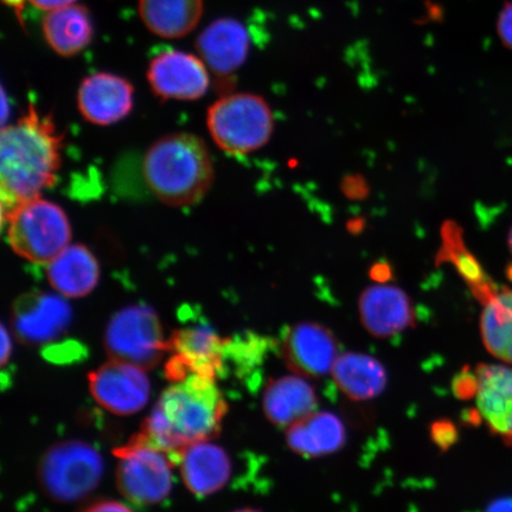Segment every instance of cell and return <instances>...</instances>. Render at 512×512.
<instances>
[{
    "label": "cell",
    "instance_id": "6da1fadb",
    "mask_svg": "<svg viewBox=\"0 0 512 512\" xmlns=\"http://www.w3.org/2000/svg\"><path fill=\"white\" fill-rule=\"evenodd\" d=\"M227 411L215 379L190 375L160 395L142 431L132 441L157 448L178 463L185 448L219 434Z\"/></svg>",
    "mask_w": 512,
    "mask_h": 512
},
{
    "label": "cell",
    "instance_id": "7a4b0ae2",
    "mask_svg": "<svg viewBox=\"0 0 512 512\" xmlns=\"http://www.w3.org/2000/svg\"><path fill=\"white\" fill-rule=\"evenodd\" d=\"M62 137L49 115L34 107L0 138L3 215L53 187L61 168Z\"/></svg>",
    "mask_w": 512,
    "mask_h": 512
},
{
    "label": "cell",
    "instance_id": "3957f363",
    "mask_svg": "<svg viewBox=\"0 0 512 512\" xmlns=\"http://www.w3.org/2000/svg\"><path fill=\"white\" fill-rule=\"evenodd\" d=\"M147 187L171 207H189L203 200L214 182L207 144L192 133H171L150 146L144 157Z\"/></svg>",
    "mask_w": 512,
    "mask_h": 512
},
{
    "label": "cell",
    "instance_id": "277c9868",
    "mask_svg": "<svg viewBox=\"0 0 512 512\" xmlns=\"http://www.w3.org/2000/svg\"><path fill=\"white\" fill-rule=\"evenodd\" d=\"M9 245L32 264L48 265L72 241V226L57 204L35 197L3 215Z\"/></svg>",
    "mask_w": 512,
    "mask_h": 512
},
{
    "label": "cell",
    "instance_id": "5b68a950",
    "mask_svg": "<svg viewBox=\"0 0 512 512\" xmlns=\"http://www.w3.org/2000/svg\"><path fill=\"white\" fill-rule=\"evenodd\" d=\"M211 138L230 156H246L264 147L273 134L274 118L264 98L249 93L224 95L210 106Z\"/></svg>",
    "mask_w": 512,
    "mask_h": 512
},
{
    "label": "cell",
    "instance_id": "8992f818",
    "mask_svg": "<svg viewBox=\"0 0 512 512\" xmlns=\"http://www.w3.org/2000/svg\"><path fill=\"white\" fill-rule=\"evenodd\" d=\"M104 476V460L95 448L80 440L50 447L38 465L37 478L51 501L75 503L98 488Z\"/></svg>",
    "mask_w": 512,
    "mask_h": 512
},
{
    "label": "cell",
    "instance_id": "52a82bcc",
    "mask_svg": "<svg viewBox=\"0 0 512 512\" xmlns=\"http://www.w3.org/2000/svg\"><path fill=\"white\" fill-rule=\"evenodd\" d=\"M105 349L111 360L149 370L169 351V341L155 311L142 305L128 306L108 323Z\"/></svg>",
    "mask_w": 512,
    "mask_h": 512
},
{
    "label": "cell",
    "instance_id": "ba28073f",
    "mask_svg": "<svg viewBox=\"0 0 512 512\" xmlns=\"http://www.w3.org/2000/svg\"><path fill=\"white\" fill-rule=\"evenodd\" d=\"M114 454L118 457L115 482L128 501L153 505L169 497L174 484L171 471L174 462L168 454L132 440Z\"/></svg>",
    "mask_w": 512,
    "mask_h": 512
},
{
    "label": "cell",
    "instance_id": "9c48e42d",
    "mask_svg": "<svg viewBox=\"0 0 512 512\" xmlns=\"http://www.w3.org/2000/svg\"><path fill=\"white\" fill-rule=\"evenodd\" d=\"M89 389L102 408L119 416L142 411L151 394L144 369L115 360L102 364L89 375Z\"/></svg>",
    "mask_w": 512,
    "mask_h": 512
},
{
    "label": "cell",
    "instance_id": "30bf717a",
    "mask_svg": "<svg viewBox=\"0 0 512 512\" xmlns=\"http://www.w3.org/2000/svg\"><path fill=\"white\" fill-rule=\"evenodd\" d=\"M147 81L162 100H198L210 86L207 64L201 57L178 50L156 56L147 68Z\"/></svg>",
    "mask_w": 512,
    "mask_h": 512
},
{
    "label": "cell",
    "instance_id": "8fae6325",
    "mask_svg": "<svg viewBox=\"0 0 512 512\" xmlns=\"http://www.w3.org/2000/svg\"><path fill=\"white\" fill-rule=\"evenodd\" d=\"M226 344L208 326L177 330L169 339V351L175 355L166 364V375L174 382L187 379L190 375L216 380Z\"/></svg>",
    "mask_w": 512,
    "mask_h": 512
},
{
    "label": "cell",
    "instance_id": "7c38bea8",
    "mask_svg": "<svg viewBox=\"0 0 512 512\" xmlns=\"http://www.w3.org/2000/svg\"><path fill=\"white\" fill-rule=\"evenodd\" d=\"M281 352L288 368L309 379L328 375L339 356L334 334L317 323L290 326L281 342Z\"/></svg>",
    "mask_w": 512,
    "mask_h": 512
},
{
    "label": "cell",
    "instance_id": "4fadbf2b",
    "mask_svg": "<svg viewBox=\"0 0 512 512\" xmlns=\"http://www.w3.org/2000/svg\"><path fill=\"white\" fill-rule=\"evenodd\" d=\"M134 88L130 81L112 73L87 76L80 83L78 108L82 118L93 125L119 123L131 113Z\"/></svg>",
    "mask_w": 512,
    "mask_h": 512
},
{
    "label": "cell",
    "instance_id": "5bb4252c",
    "mask_svg": "<svg viewBox=\"0 0 512 512\" xmlns=\"http://www.w3.org/2000/svg\"><path fill=\"white\" fill-rule=\"evenodd\" d=\"M360 316L370 335L388 338L414 325L415 307L400 287L377 284L362 292Z\"/></svg>",
    "mask_w": 512,
    "mask_h": 512
},
{
    "label": "cell",
    "instance_id": "9a60e30c",
    "mask_svg": "<svg viewBox=\"0 0 512 512\" xmlns=\"http://www.w3.org/2000/svg\"><path fill=\"white\" fill-rule=\"evenodd\" d=\"M475 398L480 416L492 432L512 444V368L480 364L475 371Z\"/></svg>",
    "mask_w": 512,
    "mask_h": 512
},
{
    "label": "cell",
    "instance_id": "2e32d148",
    "mask_svg": "<svg viewBox=\"0 0 512 512\" xmlns=\"http://www.w3.org/2000/svg\"><path fill=\"white\" fill-rule=\"evenodd\" d=\"M198 55L217 76H229L246 62L249 37L243 25L233 18L210 23L197 38Z\"/></svg>",
    "mask_w": 512,
    "mask_h": 512
},
{
    "label": "cell",
    "instance_id": "e0dca14e",
    "mask_svg": "<svg viewBox=\"0 0 512 512\" xmlns=\"http://www.w3.org/2000/svg\"><path fill=\"white\" fill-rule=\"evenodd\" d=\"M69 306L62 299L46 294L19 300L14 311V328L21 341L30 344L51 342L70 322Z\"/></svg>",
    "mask_w": 512,
    "mask_h": 512
},
{
    "label": "cell",
    "instance_id": "ac0fdd59",
    "mask_svg": "<svg viewBox=\"0 0 512 512\" xmlns=\"http://www.w3.org/2000/svg\"><path fill=\"white\" fill-rule=\"evenodd\" d=\"M178 464L181 465L185 486L198 497L213 495L221 490L232 473L228 453L210 443V440L185 448Z\"/></svg>",
    "mask_w": 512,
    "mask_h": 512
},
{
    "label": "cell",
    "instance_id": "d6986e66",
    "mask_svg": "<svg viewBox=\"0 0 512 512\" xmlns=\"http://www.w3.org/2000/svg\"><path fill=\"white\" fill-rule=\"evenodd\" d=\"M51 287L66 298L88 296L98 286L100 265L86 246L69 245L47 265Z\"/></svg>",
    "mask_w": 512,
    "mask_h": 512
},
{
    "label": "cell",
    "instance_id": "ffe728a7",
    "mask_svg": "<svg viewBox=\"0 0 512 512\" xmlns=\"http://www.w3.org/2000/svg\"><path fill=\"white\" fill-rule=\"evenodd\" d=\"M347 430L337 415L313 412L287 428L286 443L305 458H318L335 453L345 444Z\"/></svg>",
    "mask_w": 512,
    "mask_h": 512
},
{
    "label": "cell",
    "instance_id": "44dd1931",
    "mask_svg": "<svg viewBox=\"0 0 512 512\" xmlns=\"http://www.w3.org/2000/svg\"><path fill=\"white\" fill-rule=\"evenodd\" d=\"M262 405L266 418L273 425L288 428L316 412L318 399L311 384L296 374L268 383Z\"/></svg>",
    "mask_w": 512,
    "mask_h": 512
},
{
    "label": "cell",
    "instance_id": "7402d4cb",
    "mask_svg": "<svg viewBox=\"0 0 512 512\" xmlns=\"http://www.w3.org/2000/svg\"><path fill=\"white\" fill-rule=\"evenodd\" d=\"M42 32L48 46L62 57H73L91 44L94 27L85 6L72 4L48 12Z\"/></svg>",
    "mask_w": 512,
    "mask_h": 512
},
{
    "label": "cell",
    "instance_id": "603a6c76",
    "mask_svg": "<svg viewBox=\"0 0 512 512\" xmlns=\"http://www.w3.org/2000/svg\"><path fill=\"white\" fill-rule=\"evenodd\" d=\"M203 11V0H138L139 16L147 30L165 40L189 35Z\"/></svg>",
    "mask_w": 512,
    "mask_h": 512
},
{
    "label": "cell",
    "instance_id": "cb8c5ba5",
    "mask_svg": "<svg viewBox=\"0 0 512 512\" xmlns=\"http://www.w3.org/2000/svg\"><path fill=\"white\" fill-rule=\"evenodd\" d=\"M331 373L336 386L351 400L375 399L387 387L388 375L383 364L360 352L339 355Z\"/></svg>",
    "mask_w": 512,
    "mask_h": 512
},
{
    "label": "cell",
    "instance_id": "d4e9b609",
    "mask_svg": "<svg viewBox=\"0 0 512 512\" xmlns=\"http://www.w3.org/2000/svg\"><path fill=\"white\" fill-rule=\"evenodd\" d=\"M480 316V335L491 356L512 366V288L486 300Z\"/></svg>",
    "mask_w": 512,
    "mask_h": 512
},
{
    "label": "cell",
    "instance_id": "484cf974",
    "mask_svg": "<svg viewBox=\"0 0 512 512\" xmlns=\"http://www.w3.org/2000/svg\"><path fill=\"white\" fill-rule=\"evenodd\" d=\"M445 238L446 246L451 248L448 256L454 261L459 273L463 275L475 296L485 303L492 294L497 292L496 288L492 285L491 280L486 277L475 256L464 247L456 228L447 227Z\"/></svg>",
    "mask_w": 512,
    "mask_h": 512
},
{
    "label": "cell",
    "instance_id": "4316f807",
    "mask_svg": "<svg viewBox=\"0 0 512 512\" xmlns=\"http://www.w3.org/2000/svg\"><path fill=\"white\" fill-rule=\"evenodd\" d=\"M432 437L440 447L446 448L451 446L456 441L457 432L456 428L450 422L441 421L437 422L432 428Z\"/></svg>",
    "mask_w": 512,
    "mask_h": 512
},
{
    "label": "cell",
    "instance_id": "83f0119b",
    "mask_svg": "<svg viewBox=\"0 0 512 512\" xmlns=\"http://www.w3.org/2000/svg\"><path fill=\"white\" fill-rule=\"evenodd\" d=\"M497 30L504 46L512 49V3L504 6L498 18Z\"/></svg>",
    "mask_w": 512,
    "mask_h": 512
},
{
    "label": "cell",
    "instance_id": "f1b7e54d",
    "mask_svg": "<svg viewBox=\"0 0 512 512\" xmlns=\"http://www.w3.org/2000/svg\"><path fill=\"white\" fill-rule=\"evenodd\" d=\"M83 512H133L125 504L114 501H101L91 505Z\"/></svg>",
    "mask_w": 512,
    "mask_h": 512
},
{
    "label": "cell",
    "instance_id": "f546056e",
    "mask_svg": "<svg viewBox=\"0 0 512 512\" xmlns=\"http://www.w3.org/2000/svg\"><path fill=\"white\" fill-rule=\"evenodd\" d=\"M28 2L38 10L50 12L75 4L76 0H28Z\"/></svg>",
    "mask_w": 512,
    "mask_h": 512
},
{
    "label": "cell",
    "instance_id": "4dcf8cb0",
    "mask_svg": "<svg viewBox=\"0 0 512 512\" xmlns=\"http://www.w3.org/2000/svg\"><path fill=\"white\" fill-rule=\"evenodd\" d=\"M484 512H512V497L496 499L485 508Z\"/></svg>",
    "mask_w": 512,
    "mask_h": 512
},
{
    "label": "cell",
    "instance_id": "1f68e13d",
    "mask_svg": "<svg viewBox=\"0 0 512 512\" xmlns=\"http://www.w3.org/2000/svg\"><path fill=\"white\" fill-rule=\"evenodd\" d=\"M28 0H3V3L8 6L12 11H14L15 16L18 19V22L24 25L23 23V12L25 10V4H27Z\"/></svg>",
    "mask_w": 512,
    "mask_h": 512
},
{
    "label": "cell",
    "instance_id": "d6a6232c",
    "mask_svg": "<svg viewBox=\"0 0 512 512\" xmlns=\"http://www.w3.org/2000/svg\"><path fill=\"white\" fill-rule=\"evenodd\" d=\"M2 339V364L3 366H5L6 362L9 361V358L11 356L12 343L11 338L9 336V332L4 328V326L2 330Z\"/></svg>",
    "mask_w": 512,
    "mask_h": 512
},
{
    "label": "cell",
    "instance_id": "836d02e7",
    "mask_svg": "<svg viewBox=\"0 0 512 512\" xmlns=\"http://www.w3.org/2000/svg\"><path fill=\"white\" fill-rule=\"evenodd\" d=\"M508 245H509L510 253L512 255V227H511L510 233H509Z\"/></svg>",
    "mask_w": 512,
    "mask_h": 512
},
{
    "label": "cell",
    "instance_id": "e575fe53",
    "mask_svg": "<svg viewBox=\"0 0 512 512\" xmlns=\"http://www.w3.org/2000/svg\"><path fill=\"white\" fill-rule=\"evenodd\" d=\"M234 512H261V511L252 509V508H245V509L236 510Z\"/></svg>",
    "mask_w": 512,
    "mask_h": 512
}]
</instances>
